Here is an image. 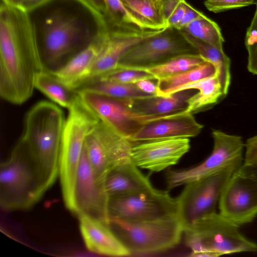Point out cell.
I'll use <instances>...</instances> for the list:
<instances>
[{
	"mask_svg": "<svg viewBox=\"0 0 257 257\" xmlns=\"http://www.w3.org/2000/svg\"><path fill=\"white\" fill-rule=\"evenodd\" d=\"M27 12L44 69L50 72L108 31L103 15L87 0H47Z\"/></svg>",
	"mask_w": 257,
	"mask_h": 257,
	"instance_id": "obj_1",
	"label": "cell"
},
{
	"mask_svg": "<svg viewBox=\"0 0 257 257\" xmlns=\"http://www.w3.org/2000/svg\"><path fill=\"white\" fill-rule=\"evenodd\" d=\"M44 70L26 11L1 1L0 95L20 105L32 95L36 74Z\"/></svg>",
	"mask_w": 257,
	"mask_h": 257,
	"instance_id": "obj_2",
	"label": "cell"
},
{
	"mask_svg": "<svg viewBox=\"0 0 257 257\" xmlns=\"http://www.w3.org/2000/svg\"><path fill=\"white\" fill-rule=\"evenodd\" d=\"M56 103L43 100L28 111L21 139L37 165L45 192L59 175L61 140L66 118Z\"/></svg>",
	"mask_w": 257,
	"mask_h": 257,
	"instance_id": "obj_3",
	"label": "cell"
},
{
	"mask_svg": "<svg viewBox=\"0 0 257 257\" xmlns=\"http://www.w3.org/2000/svg\"><path fill=\"white\" fill-rule=\"evenodd\" d=\"M44 193L37 165L20 139L10 158L1 164V206L6 210L28 209Z\"/></svg>",
	"mask_w": 257,
	"mask_h": 257,
	"instance_id": "obj_4",
	"label": "cell"
},
{
	"mask_svg": "<svg viewBox=\"0 0 257 257\" xmlns=\"http://www.w3.org/2000/svg\"><path fill=\"white\" fill-rule=\"evenodd\" d=\"M235 224L219 213L205 215L184 228L189 256L209 252L218 256L227 254L257 251V244L245 237Z\"/></svg>",
	"mask_w": 257,
	"mask_h": 257,
	"instance_id": "obj_5",
	"label": "cell"
},
{
	"mask_svg": "<svg viewBox=\"0 0 257 257\" xmlns=\"http://www.w3.org/2000/svg\"><path fill=\"white\" fill-rule=\"evenodd\" d=\"M99 120L85 106L79 96L68 109L63 128L59 160V175L64 201L74 209L76 174L86 138Z\"/></svg>",
	"mask_w": 257,
	"mask_h": 257,
	"instance_id": "obj_6",
	"label": "cell"
},
{
	"mask_svg": "<svg viewBox=\"0 0 257 257\" xmlns=\"http://www.w3.org/2000/svg\"><path fill=\"white\" fill-rule=\"evenodd\" d=\"M108 226L130 255L158 253L174 248L180 243L184 232L178 218L143 221L110 219Z\"/></svg>",
	"mask_w": 257,
	"mask_h": 257,
	"instance_id": "obj_7",
	"label": "cell"
},
{
	"mask_svg": "<svg viewBox=\"0 0 257 257\" xmlns=\"http://www.w3.org/2000/svg\"><path fill=\"white\" fill-rule=\"evenodd\" d=\"M243 163L229 166L219 171L186 184L177 196L178 217L184 228L198 219L216 212L221 193L233 174Z\"/></svg>",
	"mask_w": 257,
	"mask_h": 257,
	"instance_id": "obj_8",
	"label": "cell"
},
{
	"mask_svg": "<svg viewBox=\"0 0 257 257\" xmlns=\"http://www.w3.org/2000/svg\"><path fill=\"white\" fill-rule=\"evenodd\" d=\"M108 212L109 220L150 221L178 218V205L177 198L172 197L168 190H161L152 187L110 197Z\"/></svg>",
	"mask_w": 257,
	"mask_h": 257,
	"instance_id": "obj_9",
	"label": "cell"
},
{
	"mask_svg": "<svg viewBox=\"0 0 257 257\" xmlns=\"http://www.w3.org/2000/svg\"><path fill=\"white\" fill-rule=\"evenodd\" d=\"M212 151L202 162L190 168L167 172L166 183L168 190L205 178L229 166L243 163L244 144L241 137L216 130L212 131Z\"/></svg>",
	"mask_w": 257,
	"mask_h": 257,
	"instance_id": "obj_10",
	"label": "cell"
},
{
	"mask_svg": "<svg viewBox=\"0 0 257 257\" xmlns=\"http://www.w3.org/2000/svg\"><path fill=\"white\" fill-rule=\"evenodd\" d=\"M187 54H199L181 31L167 27L129 48L120 58L115 69L148 67Z\"/></svg>",
	"mask_w": 257,
	"mask_h": 257,
	"instance_id": "obj_11",
	"label": "cell"
},
{
	"mask_svg": "<svg viewBox=\"0 0 257 257\" xmlns=\"http://www.w3.org/2000/svg\"><path fill=\"white\" fill-rule=\"evenodd\" d=\"M77 92L82 103L100 121L129 140L146 124L173 114H142L131 109L124 99L85 90Z\"/></svg>",
	"mask_w": 257,
	"mask_h": 257,
	"instance_id": "obj_12",
	"label": "cell"
},
{
	"mask_svg": "<svg viewBox=\"0 0 257 257\" xmlns=\"http://www.w3.org/2000/svg\"><path fill=\"white\" fill-rule=\"evenodd\" d=\"M109 199L104 182L96 177L84 147L76 174L72 212L78 217L87 216L108 225Z\"/></svg>",
	"mask_w": 257,
	"mask_h": 257,
	"instance_id": "obj_13",
	"label": "cell"
},
{
	"mask_svg": "<svg viewBox=\"0 0 257 257\" xmlns=\"http://www.w3.org/2000/svg\"><path fill=\"white\" fill-rule=\"evenodd\" d=\"M219 213L241 226L257 216V179L238 170L225 186L218 202Z\"/></svg>",
	"mask_w": 257,
	"mask_h": 257,
	"instance_id": "obj_14",
	"label": "cell"
},
{
	"mask_svg": "<svg viewBox=\"0 0 257 257\" xmlns=\"http://www.w3.org/2000/svg\"><path fill=\"white\" fill-rule=\"evenodd\" d=\"M164 29H108L94 62L75 90L115 70L120 58L129 48Z\"/></svg>",
	"mask_w": 257,
	"mask_h": 257,
	"instance_id": "obj_15",
	"label": "cell"
},
{
	"mask_svg": "<svg viewBox=\"0 0 257 257\" xmlns=\"http://www.w3.org/2000/svg\"><path fill=\"white\" fill-rule=\"evenodd\" d=\"M190 148L187 138L133 142L131 160L139 168L159 172L177 164Z\"/></svg>",
	"mask_w": 257,
	"mask_h": 257,
	"instance_id": "obj_16",
	"label": "cell"
},
{
	"mask_svg": "<svg viewBox=\"0 0 257 257\" xmlns=\"http://www.w3.org/2000/svg\"><path fill=\"white\" fill-rule=\"evenodd\" d=\"M203 125L198 122L193 114L185 110L146 124L130 140L140 142L172 138H192L198 135Z\"/></svg>",
	"mask_w": 257,
	"mask_h": 257,
	"instance_id": "obj_17",
	"label": "cell"
},
{
	"mask_svg": "<svg viewBox=\"0 0 257 257\" xmlns=\"http://www.w3.org/2000/svg\"><path fill=\"white\" fill-rule=\"evenodd\" d=\"M79 218L81 233L88 249L108 256H130L128 251L108 225L85 216Z\"/></svg>",
	"mask_w": 257,
	"mask_h": 257,
	"instance_id": "obj_18",
	"label": "cell"
},
{
	"mask_svg": "<svg viewBox=\"0 0 257 257\" xmlns=\"http://www.w3.org/2000/svg\"><path fill=\"white\" fill-rule=\"evenodd\" d=\"M132 161L110 170L104 179L109 197L128 194L153 187L149 176L144 174Z\"/></svg>",
	"mask_w": 257,
	"mask_h": 257,
	"instance_id": "obj_19",
	"label": "cell"
},
{
	"mask_svg": "<svg viewBox=\"0 0 257 257\" xmlns=\"http://www.w3.org/2000/svg\"><path fill=\"white\" fill-rule=\"evenodd\" d=\"M193 90L179 91L169 97L153 96L124 101L131 109L142 114L169 115L185 110L188 99L195 93Z\"/></svg>",
	"mask_w": 257,
	"mask_h": 257,
	"instance_id": "obj_20",
	"label": "cell"
},
{
	"mask_svg": "<svg viewBox=\"0 0 257 257\" xmlns=\"http://www.w3.org/2000/svg\"><path fill=\"white\" fill-rule=\"evenodd\" d=\"M106 35L76 54L58 69L52 72L75 90L92 66Z\"/></svg>",
	"mask_w": 257,
	"mask_h": 257,
	"instance_id": "obj_21",
	"label": "cell"
},
{
	"mask_svg": "<svg viewBox=\"0 0 257 257\" xmlns=\"http://www.w3.org/2000/svg\"><path fill=\"white\" fill-rule=\"evenodd\" d=\"M187 89H197L188 99L185 110L187 113L199 112L209 108L224 98L218 74L195 81L177 89L174 93Z\"/></svg>",
	"mask_w": 257,
	"mask_h": 257,
	"instance_id": "obj_22",
	"label": "cell"
},
{
	"mask_svg": "<svg viewBox=\"0 0 257 257\" xmlns=\"http://www.w3.org/2000/svg\"><path fill=\"white\" fill-rule=\"evenodd\" d=\"M35 87L58 105L69 109L78 97L77 91L53 72L42 70L35 78Z\"/></svg>",
	"mask_w": 257,
	"mask_h": 257,
	"instance_id": "obj_23",
	"label": "cell"
},
{
	"mask_svg": "<svg viewBox=\"0 0 257 257\" xmlns=\"http://www.w3.org/2000/svg\"><path fill=\"white\" fill-rule=\"evenodd\" d=\"M181 31V30H180ZM186 40L206 61L213 64L218 72V79L224 95L228 91L230 83V60L223 49L197 39L181 31Z\"/></svg>",
	"mask_w": 257,
	"mask_h": 257,
	"instance_id": "obj_24",
	"label": "cell"
},
{
	"mask_svg": "<svg viewBox=\"0 0 257 257\" xmlns=\"http://www.w3.org/2000/svg\"><path fill=\"white\" fill-rule=\"evenodd\" d=\"M218 72L215 66L206 61L187 71L157 80L158 96L169 97L179 88L213 76Z\"/></svg>",
	"mask_w": 257,
	"mask_h": 257,
	"instance_id": "obj_25",
	"label": "cell"
},
{
	"mask_svg": "<svg viewBox=\"0 0 257 257\" xmlns=\"http://www.w3.org/2000/svg\"><path fill=\"white\" fill-rule=\"evenodd\" d=\"M126 9L149 29L168 27L164 17L161 0H121Z\"/></svg>",
	"mask_w": 257,
	"mask_h": 257,
	"instance_id": "obj_26",
	"label": "cell"
},
{
	"mask_svg": "<svg viewBox=\"0 0 257 257\" xmlns=\"http://www.w3.org/2000/svg\"><path fill=\"white\" fill-rule=\"evenodd\" d=\"M85 90L99 94L120 99H134L155 95L146 93L139 89L135 84H124L98 79L86 83L76 90Z\"/></svg>",
	"mask_w": 257,
	"mask_h": 257,
	"instance_id": "obj_27",
	"label": "cell"
},
{
	"mask_svg": "<svg viewBox=\"0 0 257 257\" xmlns=\"http://www.w3.org/2000/svg\"><path fill=\"white\" fill-rule=\"evenodd\" d=\"M199 54H187L173 57L163 62L152 66L129 68L144 71L159 78L180 73L193 69L206 62Z\"/></svg>",
	"mask_w": 257,
	"mask_h": 257,
	"instance_id": "obj_28",
	"label": "cell"
},
{
	"mask_svg": "<svg viewBox=\"0 0 257 257\" xmlns=\"http://www.w3.org/2000/svg\"><path fill=\"white\" fill-rule=\"evenodd\" d=\"M104 2L103 17L108 29L149 30L126 9L121 0H104Z\"/></svg>",
	"mask_w": 257,
	"mask_h": 257,
	"instance_id": "obj_29",
	"label": "cell"
},
{
	"mask_svg": "<svg viewBox=\"0 0 257 257\" xmlns=\"http://www.w3.org/2000/svg\"><path fill=\"white\" fill-rule=\"evenodd\" d=\"M181 31L197 39L223 49L224 40L220 27L205 15L191 22Z\"/></svg>",
	"mask_w": 257,
	"mask_h": 257,
	"instance_id": "obj_30",
	"label": "cell"
},
{
	"mask_svg": "<svg viewBox=\"0 0 257 257\" xmlns=\"http://www.w3.org/2000/svg\"><path fill=\"white\" fill-rule=\"evenodd\" d=\"M255 5L254 15L246 30L244 44L248 54L247 69L257 75V2Z\"/></svg>",
	"mask_w": 257,
	"mask_h": 257,
	"instance_id": "obj_31",
	"label": "cell"
},
{
	"mask_svg": "<svg viewBox=\"0 0 257 257\" xmlns=\"http://www.w3.org/2000/svg\"><path fill=\"white\" fill-rule=\"evenodd\" d=\"M98 79L106 80L124 84H135L138 81L143 79L155 80L156 79L152 75L143 70L119 68L115 69L96 80Z\"/></svg>",
	"mask_w": 257,
	"mask_h": 257,
	"instance_id": "obj_32",
	"label": "cell"
},
{
	"mask_svg": "<svg viewBox=\"0 0 257 257\" xmlns=\"http://www.w3.org/2000/svg\"><path fill=\"white\" fill-rule=\"evenodd\" d=\"M257 0H205L204 6L210 12L219 13L255 5Z\"/></svg>",
	"mask_w": 257,
	"mask_h": 257,
	"instance_id": "obj_33",
	"label": "cell"
},
{
	"mask_svg": "<svg viewBox=\"0 0 257 257\" xmlns=\"http://www.w3.org/2000/svg\"><path fill=\"white\" fill-rule=\"evenodd\" d=\"M245 156L243 165L257 164V135L248 139L244 144Z\"/></svg>",
	"mask_w": 257,
	"mask_h": 257,
	"instance_id": "obj_34",
	"label": "cell"
},
{
	"mask_svg": "<svg viewBox=\"0 0 257 257\" xmlns=\"http://www.w3.org/2000/svg\"><path fill=\"white\" fill-rule=\"evenodd\" d=\"M188 5L185 0L180 3L169 19L168 27L177 28L185 14Z\"/></svg>",
	"mask_w": 257,
	"mask_h": 257,
	"instance_id": "obj_35",
	"label": "cell"
},
{
	"mask_svg": "<svg viewBox=\"0 0 257 257\" xmlns=\"http://www.w3.org/2000/svg\"><path fill=\"white\" fill-rule=\"evenodd\" d=\"M204 15L203 13L195 9L188 4L185 14L176 29L181 30L191 22Z\"/></svg>",
	"mask_w": 257,
	"mask_h": 257,
	"instance_id": "obj_36",
	"label": "cell"
},
{
	"mask_svg": "<svg viewBox=\"0 0 257 257\" xmlns=\"http://www.w3.org/2000/svg\"><path fill=\"white\" fill-rule=\"evenodd\" d=\"M183 0H161L164 18L168 26V22L175 9Z\"/></svg>",
	"mask_w": 257,
	"mask_h": 257,
	"instance_id": "obj_37",
	"label": "cell"
},
{
	"mask_svg": "<svg viewBox=\"0 0 257 257\" xmlns=\"http://www.w3.org/2000/svg\"><path fill=\"white\" fill-rule=\"evenodd\" d=\"M151 79H143L135 83L137 87L142 91L158 96V88L157 84H155Z\"/></svg>",
	"mask_w": 257,
	"mask_h": 257,
	"instance_id": "obj_38",
	"label": "cell"
},
{
	"mask_svg": "<svg viewBox=\"0 0 257 257\" xmlns=\"http://www.w3.org/2000/svg\"><path fill=\"white\" fill-rule=\"evenodd\" d=\"M238 170L242 174L257 179V164L252 165H244L242 164Z\"/></svg>",
	"mask_w": 257,
	"mask_h": 257,
	"instance_id": "obj_39",
	"label": "cell"
},
{
	"mask_svg": "<svg viewBox=\"0 0 257 257\" xmlns=\"http://www.w3.org/2000/svg\"><path fill=\"white\" fill-rule=\"evenodd\" d=\"M47 0H23L21 7L27 11Z\"/></svg>",
	"mask_w": 257,
	"mask_h": 257,
	"instance_id": "obj_40",
	"label": "cell"
},
{
	"mask_svg": "<svg viewBox=\"0 0 257 257\" xmlns=\"http://www.w3.org/2000/svg\"><path fill=\"white\" fill-rule=\"evenodd\" d=\"M103 16L105 11L104 0H87Z\"/></svg>",
	"mask_w": 257,
	"mask_h": 257,
	"instance_id": "obj_41",
	"label": "cell"
},
{
	"mask_svg": "<svg viewBox=\"0 0 257 257\" xmlns=\"http://www.w3.org/2000/svg\"><path fill=\"white\" fill-rule=\"evenodd\" d=\"M23 0H1L2 2L14 6L20 7L22 5Z\"/></svg>",
	"mask_w": 257,
	"mask_h": 257,
	"instance_id": "obj_42",
	"label": "cell"
}]
</instances>
